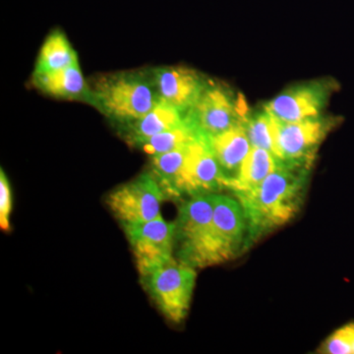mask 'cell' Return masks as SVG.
Masks as SVG:
<instances>
[{"mask_svg":"<svg viewBox=\"0 0 354 354\" xmlns=\"http://www.w3.org/2000/svg\"><path fill=\"white\" fill-rule=\"evenodd\" d=\"M311 165L279 162L256 189L234 195L248 225V248L292 220L304 200Z\"/></svg>","mask_w":354,"mask_h":354,"instance_id":"cell-1","label":"cell"},{"mask_svg":"<svg viewBox=\"0 0 354 354\" xmlns=\"http://www.w3.org/2000/svg\"><path fill=\"white\" fill-rule=\"evenodd\" d=\"M88 85L91 106L118 127L138 120L160 102L151 71L104 74Z\"/></svg>","mask_w":354,"mask_h":354,"instance_id":"cell-2","label":"cell"},{"mask_svg":"<svg viewBox=\"0 0 354 354\" xmlns=\"http://www.w3.org/2000/svg\"><path fill=\"white\" fill-rule=\"evenodd\" d=\"M214 194L197 195L184 201L174 223L176 259L194 269L221 263L214 235Z\"/></svg>","mask_w":354,"mask_h":354,"instance_id":"cell-3","label":"cell"},{"mask_svg":"<svg viewBox=\"0 0 354 354\" xmlns=\"http://www.w3.org/2000/svg\"><path fill=\"white\" fill-rule=\"evenodd\" d=\"M139 274L144 290L165 318L174 323L184 320L192 301L196 269L174 257Z\"/></svg>","mask_w":354,"mask_h":354,"instance_id":"cell-4","label":"cell"},{"mask_svg":"<svg viewBox=\"0 0 354 354\" xmlns=\"http://www.w3.org/2000/svg\"><path fill=\"white\" fill-rule=\"evenodd\" d=\"M250 113L245 97L209 81L199 99L185 113L202 136L208 140L239 127Z\"/></svg>","mask_w":354,"mask_h":354,"instance_id":"cell-5","label":"cell"},{"mask_svg":"<svg viewBox=\"0 0 354 354\" xmlns=\"http://www.w3.org/2000/svg\"><path fill=\"white\" fill-rule=\"evenodd\" d=\"M276 120L277 160L311 167L321 143L341 121L337 118L322 115L297 122Z\"/></svg>","mask_w":354,"mask_h":354,"instance_id":"cell-6","label":"cell"},{"mask_svg":"<svg viewBox=\"0 0 354 354\" xmlns=\"http://www.w3.org/2000/svg\"><path fill=\"white\" fill-rule=\"evenodd\" d=\"M167 199L164 191L151 172L114 189L106 204L121 225H139L160 216V206Z\"/></svg>","mask_w":354,"mask_h":354,"instance_id":"cell-7","label":"cell"},{"mask_svg":"<svg viewBox=\"0 0 354 354\" xmlns=\"http://www.w3.org/2000/svg\"><path fill=\"white\" fill-rule=\"evenodd\" d=\"M335 88L337 83L330 80L300 84L277 95L265 104L264 109L281 122H297L318 118L327 106Z\"/></svg>","mask_w":354,"mask_h":354,"instance_id":"cell-8","label":"cell"},{"mask_svg":"<svg viewBox=\"0 0 354 354\" xmlns=\"http://www.w3.org/2000/svg\"><path fill=\"white\" fill-rule=\"evenodd\" d=\"M138 271L148 269L174 258L176 223L162 216L139 225L123 227Z\"/></svg>","mask_w":354,"mask_h":354,"instance_id":"cell-9","label":"cell"},{"mask_svg":"<svg viewBox=\"0 0 354 354\" xmlns=\"http://www.w3.org/2000/svg\"><path fill=\"white\" fill-rule=\"evenodd\" d=\"M214 235L221 262H227L248 248V225L236 198L214 194Z\"/></svg>","mask_w":354,"mask_h":354,"instance_id":"cell-10","label":"cell"},{"mask_svg":"<svg viewBox=\"0 0 354 354\" xmlns=\"http://www.w3.org/2000/svg\"><path fill=\"white\" fill-rule=\"evenodd\" d=\"M225 188L220 165L209 140L201 137L188 147L183 176V196L213 194Z\"/></svg>","mask_w":354,"mask_h":354,"instance_id":"cell-11","label":"cell"},{"mask_svg":"<svg viewBox=\"0 0 354 354\" xmlns=\"http://www.w3.org/2000/svg\"><path fill=\"white\" fill-rule=\"evenodd\" d=\"M151 72L160 101L178 109L184 115L194 106L209 82L188 67H158Z\"/></svg>","mask_w":354,"mask_h":354,"instance_id":"cell-12","label":"cell"},{"mask_svg":"<svg viewBox=\"0 0 354 354\" xmlns=\"http://www.w3.org/2000/svg\"><path fill=\"white\" fill-rule=\"evenodd\" d=\"M212 151L220 165L225 188L239 176L251 146L243 123L209 140Z\"/></svg>","mask_w":354,"mask_h":354,"instance_id":"cell-13","label":"cell"},{"mask_svg":"<svg viewBox=\"0 0 354 354\" xmlns=\"http://www.w3.org/2000/svg\"><path fill=\"white\" fill-rule=\"evenodd\" d=\"M35 87L44 94L90 104V85L84 78L79 62L50 73L32 75Z\"/></svg>","mask_w":354,"mask_h":354,"instance_id":"cell-14","label":"cell"},{"mask_svg":"<svg viewBox=\"0 0 354 354\" xmlns=\"http://www.w3.org/2000/svg\"><path fill=\"white\" fill-rule=\"evenodd\" d=\"M184 118L185 115L178 109L160 101L145 115L118 127L120 128L123 137L130 144L140 146L158 133L167 131L181 124Z\"/></svg>","mask_w":354,"mask_h":354,"instance_id":"cell-15","label":"cell"},{"mask_svg":"<svg viewBox=\"0 0 354 354\" xmlns=\"http://www.w3.org/2000/svg\"><path fill=\"white\" fill-rule=\"evenodd\" d=\"M279 160L264 149L252 147L241 165L239 176L227 186L234 195L256 189L276 169Z\"/></svg>","mask_w":354,"mask_h":354,"instance_id":"cell-16","label":"cell"},{"mask_svg":"<svg viewBox=\"0 0 354 354\" xmlns=\"http://www.w3.org/2000/svg\"><path fill=\"white\" fill-rule=\"evenodd\" d=\"M77 62H79L77 53L64 32L59 29L55 30L41 46L32 75L50 73Z\"/></svg>","mask_w":354,"mask_h":354,"instance_id":"cell-17","label":"cell"},{"mask_svg":"<svg viewBox=\"0 0 354 354\" xmlns=\"http://www.w3.org/2000/svg\"><path fill=\"white\" fill-rule=\"evenodd\" d=\"M201 137L204 136L200 134L187 118H184L181 124L167 131L158 133L143 142L139 147L143 149L144 152L153 157V156L162 155V153L171 152L184 146L189 145Z\"/></svg>","mask_w":354,"mask_h":354,"instance_id":"cell-18","label":"cell"},{"mask_svg":"<svg viewBox=\"0 0 354 354\" xmlns=\"http://www.w3.org/2000/svg\"><path fill=\"white\" fill-rule=\"evenodd\" d=\"M251 146L269 151L276 157L277 120L266 109L249 113L243 121Z\"/></svg>","mask_w":354,"mask_h":354,"instance_id":"cell-19","label":"cell"},{"mask_svg":"<svg viewBox=\"0 0 354 354\" xmlns=\"http://www.w3.org/2000/svg\"><path fill=\"white\" fill-rule=\"evenodd\" d=\"M320 351L327 354H354V322L335 330L324 342Z\"/></svg>","mask_w":354,"mask_h":354,"instance_id":"cell-20","label":"cell"},{"mask_svg":"<svg viewBox=\"0 0 354 354\" xmlns=\"http://www.w3.org/2000/svg\"><path fill=\"white\" fill-rule=\"evenodd\" d=\"M12 211V192L10 183L3 169L0 171V227L3 232H10V215Z\"/></svg>","mask_w":354,"mask_h":354,"instance_id":"cell-21","label":"cell"}]
</instances>
